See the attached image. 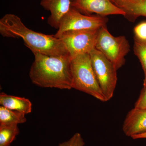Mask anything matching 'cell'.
Instances as JSON below:
<instances>
[{"mask_svg": "<svg viewBox=\"0 0 146 146\" xmlns=\"http://www.w3.org/2000/svg\"><path fill=\"white\" fill-rule=\"evenodd\" d=\"M0 33L3 37L21 38L32 52L50 56L70 55L59 38L32 30L14 14H6L1 18Z\"/></svg>", "mask_w": 146, "mask_h": 146, "instance_id": "cell-1", "label": "cell"}, {"mask_svg": "<svg viewBox=\"0 0 146 146\" xmlns=\"http://www.w3.org/2000/svg\"><path fill=\"white\" fill-rule=\"evenodd\" d=\"M35 59L29 72L32 82L42 88L72 89V57L52 56L33 52Z\"/></svg>", "mask_w": 146, "mask_h": 146, "instance_id": "cell-2", "label": "cell"}, {"mask_svg": "<svg viewBox=\"0 0 146 146\" xmlns=\"http://www.w3.org/2000/svg\"><path fill=\"white\" fill-rule=\"evenodd\" d=\"M71 71L72 89L89 94L100 101H107L95 75L89 53L72 58Z\"/></svg>", "mask_w": 146, "mask_h": 146, "instance_id": "cell-3", "label": "cell"}, {"mask_svg": "<svg viewBox=\"0 0 146 146\" xmlns=\"http://www.w3.org/2000/svg\"><path fill=\"white\" fill-rule=\"evenodd\" d=\"M96 48L101 52L117 68L125 63V56L130 51V45L125 36H113L106 26L100 29Z\"/></svg>", "mask_w": 146, "mask_h": 146, "instance_id": "cell-4", "label": "cell"}, {"mask_svg": "<svg viewBox=\"0 0 146 146\" xmlns=\"http://www.w3.org/2000/svg\"><path fill=\"white\" fill-rule=\"evenodd\" d=\"M95 75L106 101L113 97L117 85V69L115 65L96 48L89 53Z\"/></svg>", "mask_w": 146, "mask_h": 146, "instance_id": "cell-5", "label": "cell"}, {"mask_svg": "<svg viewBox=\"0 0 146 146\" xmlns=\"http://www.w3.org/2000/svg\"><path fill=\"white\" fill-rule=\"evenodd\" d=\"M100 29L66 31L57 38L62 41L68 53L72 58L79 54L89 53L96 48Z\"/></svg>", "mask_w": 146, "mask_h": 146, "instance_id": "cell-6", "label": "cell"}, {"mask_svg": "<svg viewBox=\"0 0 146 146\" xmlns=\"http://www.w3.org/2000/svg\"><path fill=\"white\" fill-rule=\"evenodd\" d=\"M108 19L100 15H86L71 7L61 18L54 36L57 38L65 32L82 30L98 29L106 26Z\"/></svg>", "mask_w": 146, "mask_h": 146, "instance_id": "cell-7", "label": "cell"}, {"mask_svg": "<svg viewBox=\"0 0 146 146\" xmlns=\"http://www.w3.org/2000/svg\"><path fill=\"white\" fill-rule=\"evenodd\" d=\"M71 7L82 14L91 15L96 13L100 16L120 15L124 16L123 11L110 0H71Z\"/></svg>", "mask_w": 146, "mask_h": 146, "instance_id": "cell-8", "label": "cell"}, {"mask_svg": "<svg viewBox=\"0 0 146 146\" xmlns=\"http://www.w3.org/2000/svg\"><path fill=\"white\" fill-rule=\"evenodd\" d=\"M126 136H133L146 132V108H134L129 112L123 125Z\"/></svg>", "mask_w": 146, "mask_h": 146, "instance_id": "cell-9", "label": "cell"}, {"mask_svg": "<svg viewBox=\"0 0 146 146\" xmlns=\"http://www.w3.org/2000/svg\"><path fill=\"white\" fill-rule=\"evenodd\" d=\"M40 5L50 13L48 23L57 29L61 18L72 7L71 0H41Z\"/></svg>", "mask_w": 146, "mask_h": 146, "instance_id": "cell-10", "label": "cell"}, {"mask_svg": "<svg viewBox=\"0 0 146 146\" xmlns=\"http://www.w3.org/2000/svg\"><path fill=\"white\" fill-rule=\"evenodd\" d=\"M123 11L125 17L134 22L138 17H146V0H119L113 2Z\"/></svg>", "mask_w": 146, "mask_h": 146, "instance_id": "cell-11", "label": "cell"}, {"mask_svg": "<svg viewBox=\"0 0 146 146\" xmlns=\"http://www.w3.org/2000/svg\"><path fill=\"white\" fill-rule=\"evenodd\" d=\"M0 104L3 107L25 115L31 112L32 110V104L28 99L11 96L3 92L0 94Z\"/></svg>", "mask_w": 146, "mask_h": 146, "instance_id": "cell-12", "label": "cell"}, {"mask_svg": "<svg viewBox=\"0 0 146 146\" xmlns=\"http://www.w3.org/2000/svg\"><path fill=\"white\" fill-rule=\"evenodd\" d=\"M25 115L0 106V124L18 125L27 121Z\"/></svg>", "mask_w": 146, "mask_h": 146, "instance_id": "cell-13", "label": "cell"}, {"mask_svg": "<svg viewBox=\"0 0 146 146\" xmlns=\"http://www.w3.org/2000/svg\"><path fill=\"white\" fill-rule=\"evenodd\" d=\"M19 132L18 125L0 124V146H10Z\"/></svg>", "mask_w": 146, "mask_h": 146, "instance_id": "cell-14", "label": "cell"}, {"mask_svg": "<svg viewBox=\"0 0 146 146\" xmlns=\"http://www.w3.org/2000/svg\"><path fill=\"white\" fill-rule=\"evenodd\" d=\"M134 53L140 60L144 71L145 78L143 83L146 82V42L141 41L134 37Z\"/></svg>", "mask_w": 146, "mask_h": 146, "instance_id": "cell-15", "label": "cell"}, {"mask_svg": "<svg viewBox=\"0 0 146 146\" xmlns=\"http://www.w3.org/2000/svg\"><path fill=\"white\" fill-rule=\"evenodd\" d=\"M85 142L80 133H76L68 141L60 143L58 146H84Z\"/></svg>", "mask_w": 146, "mask_h": 146, "instance_id": "cell-16", "label": "cell"}, {"mask_svg": "<svg viewBox=\"0 0 146 146\" xmlns=\"http://www.w3.org/2000/svg\"><path fill=\"white\" fill-rule=\"evenodd\" d=\"M134 32L135 38L146 42V21L142 22L135 27Z\"/></svg>", "mask_w": 146, "mask_h": 146, "instance_id": "cell-17", "label": "cell"}, {"mask_svg": "<svg viewBox=\"0 0 146 146\" xmlns=\"http://www.w3.org/2000/svg\"><path fill=\"white\" fill-rule=\"evenodd\" d=\"M134 108L141 109L146 108V82L143 83V88L135 103Z\"/></svg>", "mask_w": 146, "mask_h": 146, "instance_id": "cell-18", "label": "cell"}, {"mask_svg": "<svg viewBox=\"0 0 146 146\" xmlns=\"http://www.w3.org/2000/svg\"><path fill=\"white\" fill-rule=\"evenodd\" d=\"M131 138L133 139H144V138H146V132L133 136Z\"/></svg>", "mask_w": 146, "mask_h": 146, "instance_id": "cell-19", "label": "cell"}, {"mask_svg": "<svg viewBox=\"0 0 146 146\" xmlns=\"http://www.w3.org/2000/svg\"><path fill=\"white\" fill-rule=\"evenodd\" d=\"M110 1L113 3L114 2L116 1H119V0H110Z\"/></svg>", "mask_w": 146, "mask_h": 146, "instance_id": "cell-20", "label": "cell"}]
</instances>
